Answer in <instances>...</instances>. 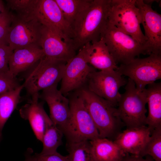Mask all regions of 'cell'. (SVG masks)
I'll return each instance as SVG.
<instances>
[{
	"instance_id": "1",
	"label": "cell",
	"mask_w": 161,
	"mask_h": 161,
	"mask_svg": "<svg viewBox=\"0 0 161 161\" xmlns=\"http://www.w3.org/2000/svg\"><path fill=\"white\" fill-rule=\"evenodd\" d=\"M110 2L111 0H91L71 41L76 51L88 43L100 40L108 21Z\"/></svg>"
},
{
	"instance_id": "2",
	"label": "cell",
	"mask_w": 161,
	"mask_h": 161,
	"mask_svg": "<svg viewBox=\"0 0 161 161\" xmlns=\"http://www.w3.org/2000/svg\"><path fill=\"white\" fill-rule=\"evenodd\" d=\"M98 130L100 137H115L123 123L117 108L84 86L77 90Z\"/></svg>"
},
{
	"instance_id": "3",
	"label": "cell",
	"mask_w": 161,
	"mask_h": 161,
	"mask_svg": "<svg viewBox=\"0 0 161 161\" xmlns=\"http://www.w3.org/2000/svg\"><path fill=\"white\" fill-rule=\"evenodd\" d=\"M69 100L70 116L61 129L68 143L90 141L100 137L97 128L78 92Z\"/></svg>"
},
{
	"instance_id": "4",
	"label": "cell",
	"mask_w": 161,
	"mask_h": 161,
	"mask_svg": "<svg viewBox=\"0 0 161 161\" xmlns=\"http://www.w3.org/2000/svg\"><path fill=\"white\" fill-rule=\"evenodd\" d=\"M100 39L117 64H127L141 54H151L146 46L108 21L101 32Z\"/></svg>"
},
{
	"instance_id": "5",
	"label": "cell",
	"mask_w": 161,
	"mask_h": 161,
	"mask_svg": "<svg viewBox=\"0 0 161 161\" xmlns=\"http://www.w3.org/2000/svg\"><path fill=\"white\" fill-rule=\"evenodd\" d=\"M136 0H111L108 21L150 50L141 30V18Z\"/></svg>"
},
{
	"instance_id": "6",
	"label": "cell",
	"mask_w": 161,
	"mask_h": 161,
	"mask_svg": "<svg viewBox=\"0 0 161 161\" xmlns=\"http://www.w3.org/2000/svg\"><path fill=\"white\" fill-rule=\"evenodd\" d=\"M125 86L124 92L121 94L117 108L120 120L127 128L146 126V88L143 91L139 90L129 78Z\"/></svg>"
},
{
	"instance_id": "7",
	"label": "cell",
	"mask_w": 161,
	"mask_h": 161,
	"mask_svg": "<svg viewBox=\"0 0 161 161\" xmlns=\"http://www.w3.org/2000/svg\"><path fill=\"white\" fill-rule=\"evenodd\" d=\"M66 62L44 56L28 73L22 85L29 95L55 85L61 81Z\"/></svg>"
},
{
	"instance_id": "8",
	"label": "cell",
	"mask_w": 161,
	"mask_h": 161,
	"mask_svg": "<svg viewBox=\"0 0 161 161\" xmlns=\"http://www.w3.org/2000/svg\"><path fill=\"white\" fill-rule=\"evenodd\" d=\"M116 70L128 77L138 89L143 91L161 78V54L151 53L146 58H136L127 64H120Z\"/></svg>"
},
{
	"instance_id": "9",
	"label": "cell",
	"mask_w": 161,
	"mask_h": 161,
	"mask_svg": "<svg viewBox=\"0 0 161 161\" xmlns=\"http://www.w3.org/2000/svg\"><path fill=\"white\" fill-rule=\"evenodd\" d=\"M42 26L35 16L14 15L7 37L8 45L13 51L25 47H41Z\"/></svg>"
},
{
	"instance_id": "10",
	"label": "cell",
	"mask_w": 161,
	"mask_h": 161,
	"mask_svg": "<svg viewBox=\"0 0 161 161\" xmlns=\"http://www.w3.org/2000/svg\"><path fill=\"white\" fill-rule=\"evenodd\" d=\"M127 82L116 70H95L89 74L86 87L115 107L121 95L120 89L125 85Z\"/></svg>"
},
{
	"instance_id": "11",
	"label": "cell",
	"mask_w": 161,
	"mask_h": 161,
	"mask_svg": "<svg viewBox=\"0 0 161 161\" xmlns=\"http://www.w3.org/2000/svg\"><path fill=\"white\" fill-rule=\"evenodd\" d=\"M33 15L42 25L56 32L64 41L70 43L73 32L55 0H38Z\"/></svg>"
},
{
	"instance_id": "12",
	"label": "cell",
	"mask_w": 161,
	"mask_h": 161,
	"mask_svg": "<svg viewBox=\"0 0 161 161\" xmlns=\"http://www.w3.org/2000/svg\"><path fill=\"white\" fill-rule=\"evenodd\" d=\"M95 70L96 69L87 63L83 47L66 62L59 90L64 95L80 89L86 84L89 74Z\"/></svg>"
},
{
	"instance_id": "13",
	"label": "cell",
	"mask_w": 161,
	"mask_h": 161,
	"mask_svg": "<svg viewBox=\"0 0 161 161\" xmlns=\"http://www.w3.org/2000/svg\"><path fill=\"white\" fill-rule=\"evenodd\" d=\"M139 10L144 35L151 53L161 54V15L143 0H136Z\"/></svg>"
},
{
	"instance_id": "14",
	"label": "cell",
	"mask_w": 161,
	"mask_h": 161,
	"mask_svg": "<svg viewBox=\"0 0 161 161\" xmlns=\"http://www.w3.org/2000/svg\"><path fill=\"white\" fill-rule=\"evenodd\" d=\"M42 25L40 46L45 57L67 62L76 54L71 44L64 41L55 31Z\"/></svg>"
},
{
	"instance_id": "15",
	"label": "cell",
	"mask_w": 161,
	"mask_h": 161,
	"mask_svg": "<svg viewBox=\"0 0 161 161\" xmlns=\"http://www.w3.org/2000/svg\"><path fill=\"white\" fill-rule=\"evenodd\" d=\"M31 96L30 100L20 109L19 114L22 118L28 121L36 138L41 142L46 130L53 123L43 104L39 102V93Z\"/></svg>"
},
{
	"instance_id": "16",
	"label": "cell",
	"mask_w": 161,
	"mask_h": 161,
	"mask_svg": "<svg viewBox=\"0 0 161 161\" xmlns=\"http://www.w3.org/2000/svg\"><path fill=\"white\" fill-rule=\"evenodd\" d=\"M55 85L42 90L39 98L47 103L49 117L53 124L61 129L68 120L70 114L69 99L64 96Z\"/></svg>"
},
{
	"instance_id": "17",
	"label": "cell",
	"mask_w": 161,
	"mask_h": 161,
	"mask_svg": "<svg viewBox=\"0 0 161 161\" xmlns=\"http://www.w3.org/2000/svg\"><path fill=\"white\" fill-rule=\"evenodd\" d=\"M151 134L146 126L127 128L117 135L114 142L125 154L140 156Z\"/></svg>"
},
{
	"instance_id": "18",
	"label": "cell",
	"mask_w": 161,
	"mask_h": 161,
	"mask_svg": "<svg viewBox=\"0 0 161 161\" xmlns=\"http://www.w3.org/2000/svg\"><path fill=\"white\" fill-rule=\"evenodd\" d=\"M83 47L87 63L100 71L116 70L118 66L101 39L87 44Z\"/></svg>"
},
{
	"instance_id": "19",
	"label": "cell",
	"mask_w": 161,
	"mask_h": 161,
	"mask_svg": "<svg viewBox=\"0 0 161 161\" xmlns=\"http://www.w3.org/2000/svg\"><path fill=\"white\" fill-rule=\"evenodd\" d=\"M45 56L42 49L39 47H28L13 50L10 58L8 67L10 72L16 77Z\"/></svg>"
},
{
	"instance_id": "20",
	"label": "cell",
	"mask_w": 161,
	"mask_h": 161,
	"mask_svg": "<svg viewBox=\"0 0 161 161\" xmlns=\"http://www.w3.org/2000/svg\"><path fill=\"white\" fill-rule=\"evenodd\" d=\"M148 106L146 125L151 131L161 126V83L154 82L145 89Z\"/></svg>"
},
{
	"instance_id": "21",
	"label": "cell",
	"mask_w": 161,
	"mask_h": 161,
	"mask_svg": "<svg viewBox=\"0 0 161 161\" xmlns=\"http://www.w3.org/2000/svg\"><path fill=\"white\" fill-rule=\"evenodd\" d=\"M95 161H122L126 154L114 142L99 137L90 141Z\"/></svg>"
},
{
	"instance_id": "22",
	"label": "cell",
	"mask_w": 161,
	"mask_h": 161,
	"mask_svg": "<svg viewBox=\"0 0 161 161\" xmlns=\"http://www.w3.org/2000/svg\"><path fill=\"white\" fill-rule=\"evenodd\" d=\"M55 0L74 34V31L80 22L91 0Z\"/></svg>"
},
{
	"instance_id": "23",
	"label": "cell",
	"mask_w": 161,
	"mask_h": 161,
	"mask_svg": "<svg viewBox=\"0 0 161 161\" xmlns=\"http://www.w3.org/2000/svg\"><path fill=\"white\" fill-rule=\"evenodd\" d=\"M22 85L0 94V133L20 102Z\"/></svg>"
},
{
	"instance_id": "24",
	"label": "cell",
	"mask_w": 161,
	"mask_h": 161,
	"mask_svg": "<svg viewBox=\"0 0 161 161\" xmlns=\"http://www.w3.org/2000/svg\"><path fill=\"white\" fill-rule=\"evenodd\" d=\"M63 134L62 130L53 124L48 127L42 137L43 148L40 153L49 154L57 152L62 143Z\"/></svg>"
},
{
	"instance_id": "25",
	"label": "cell",
	"mask_w": 161,
	"mask_h": 161,
	"mask_svg": "<svg viewBox=\"0 0 161 161\" xmlns=\"http://www.w3.org/2000/svg\"><path fill=\"white\" fill-rule=\"evenodd\" d=\"M69 161H95L89 141L68 143Z\"/></svg>"
},
{
	"instance_id": "26",
	"label": "cell",
	"mask_w": 161,
	"mask_h": 161,
	"mask_svg": "<svg viewBox=\"0 0 161 161\" xmlns=\"http://www.w3.org/2000/svg\"><path fill=\"white\" fill-rule=\"evenodd\" d=\"M150 156L155 161H161V126L151 132L150 137L140 155Z\"/></svg>"
},
{
	"instance_id": "27",
	"label": "cell",
	"mask_w": 161,
	"mask_h": 161,
	"mask_svg": "<svg viewBox=\"0 0 161 161\" xmlns=\"http://www.w3.org/2000/svg\"><path fill=\"white\" fill-rule=\"evenodd\" d=\"M9 8L14 11L16 16L21 17L34 16L33 12L38 0H7Z\"/></svg>"
},
{
	"instance_id": "28",
	"label": "cell",
	"mask_w": 161,
	"mask_h": 161,
	"mask_svg": "<svg viewBox=\"0 0 161 161\" xmlns=\"http://www.w3.org/2000/svg\"><path fill=\"white\" fill-rule=\"evenodd\" d=\"M14 15L5 9L0 13V44L7 45V39Z\"/></svg>"
},
{
	"instance_id": "29",
	"label": "cell",
	"mask_w": 161,
	"mask_h": 161,
	"mask_svg": "<svg viewBox=\"0 0 161 161\" xmlns=\"http://www.w3.org/2000/svg\"><path fill=\"white\" fill-rule=\"evenodd\" d=\"M20 85L16 77L9 71H0V94L14 89Z\"/></svg>"
},
{
	"instance_id": "30",
	"label": "cell",
	"mask_w": 161,
	"mask_h": 161,
	"mask_svg": "<svg viewBox=\"0 0 161 161\" xmlns=\"http://www.w3.org/2000/svg\"><path fill=\"white\" fill-rule=\"evenodd\" d=\"M13 52L8 45L0 44V71H9L8 63Z\"/></svg>"
},
{
	"instance_id": "31",
	"label": "cell",
	"mask_w": 161,
	"mask_h": 161,
	"mask_svg": "<svg viewBox=\"0 0 161 161\" xmlns=\"http://www.w3.org/2000/svg\"><path fill=\"white\" fill-rule=\"evenodd\" d=\"M35 155L38 161H69L67 155L63 156L57 152L49 154L36 153Z\"/></svg>"
},
{
	"instance_id": "32",
	"label": "cell",
	"mask_w": 161,
	"mask_h": 161,
	"mask_svg": "<svg viewBox=\"0 0 161 161\" xmlns=\"http://www.w3.org/2000/svg\"><path fill=\"white\" fill-rule=\"evenodd\" d=\"M122 161H152V160L148 158L145 159L139 156L126 154Z\"/></svg>"
},
{
	"instance_id": "33",
	"label": "cell",
	"mask_w": 161,
	"mask_h": 161,
	"mask_svg": "<svg viewBox=\"0 0 161 161\" xmlns=\"http://www.w3.org/2000/svg\"><path fill=\"white\" fill-rule=\"evenodd\" d=\"M24 161H38L35 154L31 155L29 153L26 155Z\"/></svg>"
},
{
	"instance_id": "34",
	"label": "cell",
	"mask_w": 161,
	"mask_h": 161,
	"mask_svg": "<svg viewBox=\"0 0 161 161\" xmlns=\"http://www.w3.org/2000/svg\"><path fill=\"white\" fill-rule=\"evenodd\" d=\"M5 9L2 1L0 0V13L4 11Z\"/></svg>"
},
{
	"instance_id": "35",
	"label": "cell",
	"mask_w": 161,
	"mask_h": 161,
	"mask_svg": "<svg viewBox=\"0 0 161 161\" xmlns=\"http://www.w3.org/2000/svg\"><path fill=\"white\" fill-rule=\"evenodd\" d=\"M1 133H0V141L1 139Z\"/></svg>"
}]
</instances>
